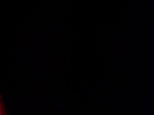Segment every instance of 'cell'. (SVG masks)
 <instances>
[{"label":"cell","instance_id":"cell-1","mask_svg":"<svg viewBox=\"0 0 154 115\" xmlns=\"http://www.w3.org/2000/svg\"><path fill=\"white\" fill-rule=\"evenodd\" d=\"M4 114L5 112H4V108L1 101L0 100V115H4Z\"/></svg>","mask_w":154,"mask_h":115}]
</instances>
